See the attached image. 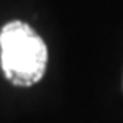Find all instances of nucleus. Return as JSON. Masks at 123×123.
Wrapping results in <instances>:
<instances>
[{
    "mask_svg": "<svg viewBox=\"0 0 123 123\" xmlns=\"http://www.w3.org/2000/svg\"><path fill=\"white\" fill-rule=\"evenodd\" d=\"M48 50L41 36L22 21H10L0 31V65L7 80L29 87L41 80Z\"/></svg>",
    "mask_w": 123,
    "mask_h": 123,
    "instance_id": "nucleus-1",
    "label": "nucleus"
}]
</instances>
